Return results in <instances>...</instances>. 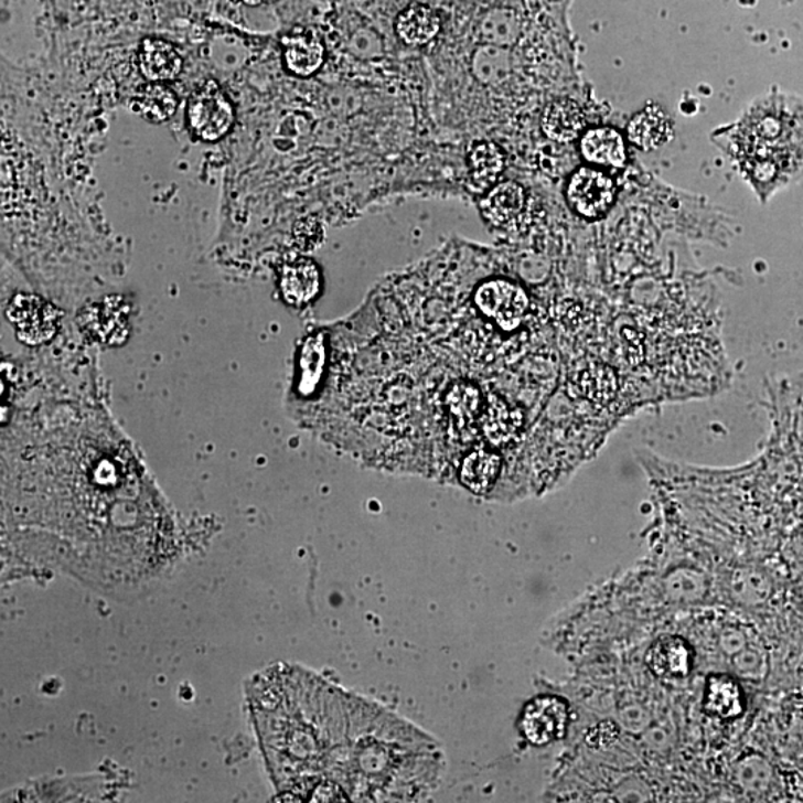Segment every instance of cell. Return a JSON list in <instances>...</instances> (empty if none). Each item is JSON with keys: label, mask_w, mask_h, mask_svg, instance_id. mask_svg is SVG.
Listing matches in <instances>:
<instances>
[{"label": "cell", "mask_w": 803, "mask_h": 803, "mask_svg": "<svg viewBox=\"0 0 803 803\" xmlns=\"http://www.w3.org/2000/svg\"><path fill=\"white\" fill-rule=\"evenodd\" d=\"M63 408V407H62ZM17 414V413H15ZM20 411L3 433V512L67 566L144 574L164 555V506L100 405Z\"/></svg>", "instance_id": "6da1fadb"}, {"label": "cell", "mask_w": 803, "mask_h": 803, "mask_svg": "<svg viewBox=\"0 0 803 803\" xmlns=\"http://www.w3.org/2000/svg\"><path fill=\"white\" fill-rule=\"evenodd\" d=\"M245 2L250 7H259L265 6V3L275 2V0H245Z\"/></svg>", "instance_id": "d4e9b609"}, {"label": "cell", "mask_w": 803, "mask_h": 803, "mask_svg": "<svg viewBox=\"0 0 803 803\" xmlns=\"http://www.w3.org/2000/svg\"><path fill=\"white\" fill-rule=\"evenodd\" d=\"M277 790L290 801L417 802L438 788V742L409 721L297 666L249 690Z\"/></svg>", "instance_id": "7a4b0ae2"}, {"label": "cell", "mask_w": 803, "mask_h": 803, "mask_svg": "<svg viewBox=\"0 0 803 803\" xmlns=\"http://www.w3.org/2000/svg\"><path fill=\"white\" fill-rule=\"evenodd\" d=\"M138 60L140 74L148 83H169L176 79L183 69L182 55L176 46L160 38H147L140 44Z\"/></svg>", "instance_id": "9c48e42d"}, {"label": "cell", "mask_w": 803, "mask_h": 803, "mask_svg": "<svg viewBox=\"0 0 803 803\" xmlns=\"http://www.w3.org/2000/svg\"><path fill=\"white\" fill-rule=\"evenodd\" d=\"M503 60V53L499 49L484 46L473 58V72L482 83H495L502 78L503 67L497 66Z\"/></svg>", "instance_id": "cb8c5ba5"}, {"label": "cell", "mask_w": 803, "mask_h": 803, "mask_svg": "<svg viewBox=\"0 0 803 803\" xmlns=\"http://www.w3.org/2000/svg\"><path fill=\"white\" fill-rule=\"evenodd\" d=\"M524 190L514 182L500 183L485 196L482 208L495 225L506 224L518 216L524 208Z\"/></svg>", "instance_id": "44dd1931"}, {"label": "cell", "mask_w": 803, "mask_h": 803, "mask_svg": "<svg viewBox=\"0 0 803 803\" xmlns=\"http://www.w3.org/2000/svg\"><path fill=\"white\" fill-rule=\"evenodd\" d=\"M617 186L608 174L593 169H580L568 183V203L579 215L600 217L612 207Z\"/></svg>", "instance_id": "52a82bcc"}, {"label": "cell", "mask_w": 803, "mask_h": 803, "mask_svg": "<svg viewBox=\"0 0 803 803\" xmlns=\"http://www.w3.org/2000/svg\"><path fill=\"white\" fill-rule=\"evenodd\" d=\"M481 313L494 320L503 331H515L528 310V297L521 286L507 280H490L475 293Z\"/></svg>", "instance_id": "8992f818"}, {"label": "cell", "mask_w": 803, "mask_h": 803, "mask_svg": "<svg viewBox=\"0 0 803 803\" xmlns=\"http://www.w3.org/2000/svg\"><path fill=\"white\" fill-rule=\"evenodd\" d=\"M520 725L525 740L533 746L550 745L566 737L570 707L559 696H537L525 706Z\"/></svg>", "instance_id": "5b68a950"}, {"label": "cell", "mask_w": 803, "mask_h": 803, "mask_svg": "<svg viewBox=\"0 0 803 803\" xmlns=\"http://www.w3.org/2000/svg\"><path fill=\"white\" fill-rule=\"evenodd\" d=\"M130 106L132 113L144 121L162 124L176 114L179 98L164 83H148L136 92Z\"/></svg>", "instance_id": "7c38bea8"}, {"label": "cell", "mask_w": 803, "mask_h": 803, "mask_svg": "<svg viewBox=\"0 0 803 803\" xmlns=\"http://www.w3.org/2000/svg\"><path fill=\"white\" fill-rule=\"evenodd\" d=\"M628 136L640 148L655 149L672 138V124L660 108L649 106L632 118L628 126Z\"/></svg>", "instance_id": "d6986e66"}, {"label": "cell", "mask_w": 803, "mask_h": 803, "mask_svg": "<svg viewBox=\"0 0 803 803\" xmlns=\"http://www.w3.org/2000/svg\"><path fill=\"white\" fill-rule=\"evenodd\" d=\"M446 405L457 426H472L480 413L481 393L472 384L457 383L448 390Z\"/></svg>", "instance_id": "603a6c76"}, {"label": "cell", "mask_w": 803, "mask_h": 803, "mask_svg": "<svg viewBox=\"0 0 803 803\" xmlns=\"http://www.w3.org/2000/svg\"><path fill=\"white\" fill-rule=\"evenodd\" d=\"M468 161L472 190L478 192L493 186L505 169L502 149L490 142L475 144L469 152Z\"/></svg>", "instance_id": "e0dca14e"}, {"label": "cell", "mask_w": 803, "mask_h": 803, "mask_svg": "<svg viewBox=\"0 0 803 803\" xmlns=\"http://www.w3.org/2000/svg\"><path fill=\"white\" fill-rule=\"evenodd\" d=\"M324 363H326V347L322 333L309 336L302 345L299 357L298 390L302 396H311L322 379Z\"/></svg>", "instance_id": "7402d4cb"}, {"label": "cell", "mask_w": 803, "mask_h": 803, "mask_svg": "<svg viewBox=\"0 0 803 803\" xmlns=\"http://www.w3.org/2000/svg\"><path fill=\"white\" fill-rule=\"evenodd\" d=\"M285 63L289 72L301 78H309L322 67L324 49L315 38L293 35L283 41Z\"/></svg>", "instance_id": "ac0fdd59"}, {"label": "cell", "mask_w": 803, "mask_h": 803, "mask_svg": "<svg viewBox=\"0 0 803 803\" xmlns=\"http://www.w3.org/2000/svg\"><path fill=\"white\" fill-rule=\"evenodd\" d=\"M542 127L545 135L555 142H571L585 128L582 109L574 100L554 101L545 110Z\"/></svg>", "instance_id": "2e32d148"}, {"label": "cell", "mask_w": 803, "mask_h": 803, "mask_svg": "<svg viewBox=\"0 0 803 803\" xmlns=\"http://www.w3.org/2000/svg\"><path fill=\"white\" fill-rule=\"evenodd\" d=\"M582 156L592 164L622 169L627 161L625 142L612 128H596L583 136Z\"/></svg>", "instance_id": "4fadbf2b"}, {"label": "cell", "mask_w": 803, "mask_h": 803, "mask_svg": "<svg viewBox=\"0 0 803 803\" xmlns=\"http://www.w3.org/2000/svg\"><path fill=\"white\" fill-rule=\"evenodd\" d=\"M796 131L785 115L772 110L751 115L742 135L749 147V170L754 182L775 183L797 169L794 161L801 162L803 149L794 142Z\"/></svg>", "instance_id": "3957f363"}, {"label": "cell", "mask_w": 803, "mask_h": 803, "mask_svg": "<svg viewBox=\"0 0 803 803\" xmlns=\"http://www.w3.org/2000/svg\"><path fill=\"white\" fill-rule=\"evenodd\" d=\"M234 106L216 81H206L191 94L186 121L192 135L201 142L224 139L234 126Z\"/></svg>", "instance_id": "277c9868"}, {"label": "cell", "mask_w": 803, "mask_h": 803, "mask_svg": "<svg viewBox=\"0 0 803 803\" xmlns=\"http://www.w3.org/2000/svg\"><path fill=\"white\" fill-rule=\"evenodd\" d=\"M280 289L289 304H309L320 289L318 267L311 260L306 259L286 265L281 271Z\"/></svg>", "instance_id": "5bb4252c"}, {"label": "cell", "mask_w": 803, "mask_h": 803, "mask_svg": "<svg viewBox=\"0 0 803 803\" xmlns=\"http://www.w3.org/2000/svg\"><path fill=\"white\" fill-rule=\"evenodd\" d=\"M704 708L710 716L720 720H734L745 713V692L740 683L724 674L708 678Z\"/></svg>", "instance_id": "30bf717a"}, {"label": "cell", "mask_w": 803, "mask_h": 803, "mask_svg": "<svg viewBox=\"0 0 803 803\" xmlns=\"http://www.w3.org/2000/svg\"><path fill=\"white\" fill-rule=\"evenodd\" d=\"M441 30V19L426 6L407 8L396 20V33L405 44L420 46L429 44Z\"/></svg>", "instance_id": "9a60e30c"}, {"label": "cell", "mask_w": 803, "mask_h": 803, "mask_svg": "<svg viewBox=\"0 0 803 803\" xmlns=\"http://www.w3.org/2000/svg\"><path fill=\"white\" fill-rule=\"evenodd\" d=\"M502 472V459L493 451L477 450L464 457L459 469L461 485L473 494L486 495Z\"/></svg>", "instance_id": "8fae6325"}, {"label": "cell", "mask_w": 803, "mask_h": 803, "mask_svg": "<svg viewBox=\"0 0 803 803\" xmlns=\"http://www.w3.org/2000/svg\"><path fill=\"white\" fill-rule=\"evenodd\" d=\"M694 657V651L685 639L664 635L649 649L647 664L656 677L665 681H683L692 673Z\"/></svg>", "instance_id": "ba28073f"}, {"label": "cell", "mask_w": 803, "mask_h": 803, "mask_svg": "<svg viewBox=\"0 0 803 803\" xmlns=\"http://www.w3.org/2000/svg\"><path fill=\"white\" fill-rule=\"evenodd\" d=\"M521 422H523V418H521L520 411L512 409L499 396H490L484 414V433L491 443L503 446L510 441L520 430Z\"/></svg>", "instance_id": "ffe728a7"}]
</instances>
